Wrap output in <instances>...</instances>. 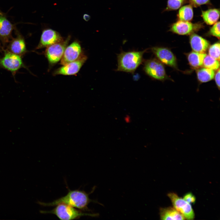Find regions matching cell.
Returning <instances> with one entry per match:
<instances>
[{"mask_svg":"<svg viewBox=\"0 0 220 220\" xmlns=\"http://www.w3.org/2000/svg\"><path fill=\"white\" fill-rule=\"evenodd\" d=\"M160 218L162 220H184L183 216L174 208H161L160 209Z\"/></svg>","mask_w":220,"mask_h":220,"instance_id":"2e32d148","label":"cell"},{"mask_svg":"<svg viewBox=\"0 0 220 220\" xmlns=\"http://www.w3.org/2000/svg\"><path fill=\"white\" fill-rule=\"evenodd\" d=\"M64 40L58 32L51 29H46L42 31L39 42L35 49L47 48Z\"/></svg>","mask_w":220,"mask_h":220,"instance_id":"7c38bea8","label":"cell"},{"mask_svg":"<svg viewBox=\"0 0 220 220\" xmlns=\"http://www.w3.org/2000/svg\"><path fill=\"white\" fill-rule=\"evenodd\" d=\"M89 194L84 191L76 189H69L68 193L65 196L55 200L50 203H46L38 201L37 203L43 206H54L63 204L72 206L80 210L91 211L87 206L91 202H94L103 206L97 201L92 200L89 197Z\"/></svg>","mask_w":220,"mask_h":220,"instance_id":"6da1fadb","label":"cell"},{"mask_svg":"<svg viewBox=\"0 0 220 220\" xmlns=\"http://www.w3.org/2000/svg\"><path fill=\"white\" fill-rule=\"evenodd\" d=\"M169 31L181 35L191 34L203 28V23L198 22L193 23L190 21L178 20L171 24Z\"/></svg>","mask_w":220,"mask_h":220,"instance_id":"8992f818","label":"cell"},{"mask_svg":"<svg viewBox=\"0 0 220 220\" xmlns=\"http://www.w3.org/2000/svg\"><path fill=\"white\" fill-rule=\"evenodd\" d=\"M220 43L216 42L212 45L209 49V54L212 57L219 61L220 60Z\"/></svg>","mask_w":220,"mask_h":220,"instance_id":"603a6c76","label":"cell"},{"mask_svg":"<svg viewBox=\"0 0 220 220\" xmlns=\"http://www.w3.org/2000/svg\"><path fill=\"white\" fill-rule=\"evenodd\" d=\"M198 80L203 82H206L212 79L215 76L214 70L204 68L198 70L197 72Z\"/></svg>","mask_w":220,"mask_h":220,"instance_id":"ffe728a7","label":"cell"},{"mask_svg":"<svg viewBox=\"0 0 220 220\" xmlns=\"http://www.w3.org/2000/svg\"><path fill=\"white\" fill-rule=\"evenodd\" d=\"M3 56L0 58V67L11 72L14 77L17 72L23 68L28 70L24 63L22 56L4 49Z\"/></svg>","mask_w":220,"mask_h":220,"instance_id":"277c9868","label":"cell"},{"mask_svg":"<svg viewBox=\"0 0 220 220\" xmlns=\"http://www.w3.org/2000/svg\"><path fill=\"white\" fill-rule=\"evenodd\" d=\"M16 37L13 38L7 45L6 50L16 55L22 56L28 52L24 37L16 28Z\"/></svg>","mask_w":220,"mask_h":220,"instance_id":"4fadbf2b","label":"cell"},{"mask_svg":"<svg viewBox=\"0 0 220 220\" xmlns=\"http://www.w3.org/2000/svg\"><path fill=\"white\" fill-rule=\"evenodd\" d=\"M177 16L178 20L191 21L193 17V6L190 4L182 6L179 10Z\"/></svg>","mask_w":220,"mask_h":220,"instance_id":"d6986e66","label":"cell"},{"mask_svg":"<svg viewBox=\"0 0 220 220\" xmlns=\"http://www.w3.org/2000/svg\"><path fill=\"white\" fill-rule=\"evenodd\" d=\"M215 81L216 83L218 88L220 87V70L218 69L215 75Z\"/></svg>","mask_w":220,"mask_h":220,"instance_id":"4316f807","label":"cell"},{"mask_svg":"<svg viewBox=\"0 0 220 220\" xmlns=\"http://www.w3.org/2000/svg\"><path fill=\"white\" fill-rule=\"evenodd\" d=\"M83 19L86 21H89L90 19V16L87 14H85L83 16Z\"/></svg>","mask_w":220,"mask_h":220,"instance_id":"83f0119b","label":"cell"},{"mask_svg":"<svg viewBox=\"0 0 220 220\" xmlns=\"http://www.w3.org/2000/svg\"><path fill=\"white\" fill-rule=\"evenodd\" d=\"M53 210L49 211L41 210L42 214H51L56 215L59 219L62 220L78 219L83 216L92 217H97L98 213H85L75 208L64 204H60L56 206Z\"/></svg>","mask_w":220,"mask_h":220,"instance_id":"3957f363","label":"cell"},{"mask_svg":"<svg viewBox=\"0 0 220 220\" xmlns=\"http://www.w3.org/2000/svg\"><path fill=\"white\" fill-rule=\"evenodd\" d=\"M168 196L170 199L174 208L181 213L185 219H193L194 213L190 204L183 198L179 197L174 193H169Z\"/></svg>","mask_w":220,"mask_h":220,"instance_id":"52a82bcc","label":"cell"},{"mask_svg":"<svg viewBox=\"0 0 220 220\" xmlns=\"http://www.w3.org/2000/svg\"><path fill=\"white\" fill-rule=\"evenodd\" d=\"M206 54L204 53L192 52L188 56V59L190 65L193 68H198L203 64L204 58Z\"/></svg>","mask_w":220,"mask_h":220,"instance_id":"ac0fdd59","label":"cell"},{"mask_svg":"<svg viewBox=\"0 0 220 220\" xmlns=\"http://www.w3.org/2000/svg\"><path fill=\"white\" fill-rule=\"evenodd\" d=\"M87 59V56L83 54L77 60L63 65L55 70L53 73V75H75L79 71Z\"/></svg>","mask_w":220,"mask_h":220,"instance_id":"30bf717a","label":"cell"},{"mask_svg":"<svg viewBox=\"0 0 220 220\" xmlns=\"http://www.w3.org/2000/svg\"><path fill=\"white\" fill-rule=\"evenodd\" d=\"M70 39V36H69L65 40L47 47L45 55L50 66L54 65L61 59Z\"/></svg>","mask_w":220,"mask_h":220,"instance_id":"5b68a950","label":"cell"},{"mask_svg":"<svg viewBox=\"0 0 220 220\" xmlns=\"http://www.w3.org/2000/svg\"><path fill=\"white\" fill-rule=\"evenodd\" d=\"M207 35L213 36L218 39L220 38V21H217L211 27L207 32Z\"/></svg>","mask_w":220,"mask_h":220,"instance_id":"cb8c5ba5","label":"cell"},{"mask_svg":"<svg viewBox=\"0 0 220 220\" xmlns=\"http://www.w3.org/2000/svg\"><path fill=\"white\" fill-rule=\"evenodd\" d=\"M193 7H197L204 5L210 4V0H188Z\"/></svg>","mask_w":220,"mask_h":220,"instance_id":"d4e9b609","label":"cell"},{"mask_svg":"<svg viewBox=\"0 0 220 220\" xmlns=\"http://www.w3.org/2000/svg\"><path fill=\"white\" fill-rule=\"evenodd\" d=\"M4 49L0 41V52L2 51H3Z\"/></svg>","mask_w":220,"mask_h":220,"instance_id":"f1b7e54d","label":"cell"},{"mask_svg":"<svg viewBox=\"0 0 220 220\" xmlns=\"http://www.w3.org/2000/svg\"><path fill=\"white\" fill-rule=\"evenodd\" d=\"M83 54L80 44L75 40L66 47L61 59L60 64L64 65L75 61Z\"/></svg>","mask_w":220,"mask_h":220,"instance_id":"8fae6325","label":"cell"},{"mask_svg":"<svg viewBox=\"0 0 220 220\" xmlns=\"http://www.w3.org/2000/svg\"><path fill=\"white\" fill-rule=\"evenodd\" d=\"M183 199L189 204L195 203L196 201L195 196L191 193L186 194L184 196Z\"/></svg>","mask_w":220,"mask_h":220,"instance_id":"484cf974","label":"cell"},{"mask_svg":"<svg viewBox=\"0 0 220 220\" xmlns=\"http://www.w3.org/2000/svg\"><path fill=\"white\" fill-rule=\"evenodd\" d=\"M205 68L216 70L219 68V61L209 55H207L204 58L203 64Z\"/></svg>","mask_w":220,"mask_h":220,"instance_id":"44dd1931","label":"cell"},{"mask_svg":"<svg viewBox=\"0 0 220 220\" xmlns=\"http://www.w3.org/2000/svg\"><path fill=\"white\" fill-rule=\"evenodd\" d=\"M189 41L192 48L196 52H204L209 45L207 40L194 33L191 34Z\"/></svg>","mask_w":220,"mask_h":220,"instance_id":"9a60e30c","label":"cell"},{"mask_svg":"<svg viewBox=\"0 0 220 220\" xmlns=\"http://www.w3.org/2000/svg\"><path fill=\"white\" fill-rule=\"evenodd\" d=\"M151 50L153 53L162 63L173 67H176V57L169 50L157 47H153Z\"/></svg>","mask_w":220,"mask_h":220,"instance_id":"5bb4252c","label":"cell"},{"mask_svg":"<svg viewBox=\"0 0 220 220\" xmlns=\"http://www.w3.org/2000/svg\"><path fill=\"white\" fill-rule=\"evenodd\" d=\"M16 28L15 25L8 19L6 15L0 9V41L4 48L13 38L12 32Z\"/></svg>","mask_w":220,"mask_h":220,"instance_id":"9c48e42d","label":"cell"},{"mask_svg":"<svg viewBox=\"0 0 220 220\" xmlns=\"http://www.w3.org/2000/svg\"><path fill=\"white\" fill-rule=\"evenodd\" d=\"M147 50L140 51H122L117 55L118 65L116 70L134 73L143 62V56Z\"/></svg>","mask_w":220,"mask_h":220,"instance_id":"7a4b0ae2","label":"cell"},{"mask_svg":"<svg viewBox=\"0 0 220 220\" xmlns=\"http://www.w3.org/2000/svg\"><path fill=\"white\" fill-rule=\"evenodd\" d=\"M143 69L145 73L152 78L163 80L166 78V75L163 64L155 59L145 61Z\"/></svg>","mask_w":220,"mask_h":220,"instance_id":"ba28073f","label":"cell"},{"mask_svg":"<svg viewBox=\"0 0 220 220\" xmlns=\"http://www.w3.org/2000/svg\"><path fill=\"white\" fill-rule=\"evenodd\" d=\"M201 16L207 25H211L217 22L219 18V9L212 8L202 11Z\"/></svg>","mask_w":220,"mask_h":220,"instance_id":"e0dca14e","label":"cell"},{"mask_svg":"<svg viewBox=\"0 0 220 220\" xmlns=\"http://www.w3.org/2000/svg\"><path fill=\"white\" fill-rule=\"evenodd\" d=\"M187 2L186 0H167V6L164 11L177 10Z\"/></svg>","mask_w":220,"mask_h":220,"instance_id":"7402d4cb","label":"cell"}]
</instances>
